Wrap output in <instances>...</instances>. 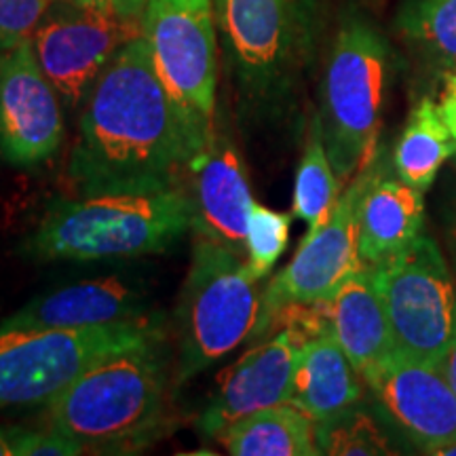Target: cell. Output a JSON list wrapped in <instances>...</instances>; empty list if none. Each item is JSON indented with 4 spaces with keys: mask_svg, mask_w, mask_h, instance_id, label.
<instances>
[{
    "mask_svg": "<svg viewBox=\"0 0 456 456\" xmlns=\"http://www.w3.org/2000/svg\"><path fill=\"white\" fill-rule=\"evenodd\" d=\"M142 37V17L53 0L32 43L66 108H83L91 87L125 45Z\"/></svg>",
    "mask_w": 456,
    "mask_h": 456,
    "instance_id": "obj_11",
    "label": "cell"
},
{
    "mask_svg": "<svg viewBox=\"0 0 456 456\" xmlns=\"http://www.w3.org/2000/svg\"><path fill=\"white\" fill-rule=\"evenodd\" d=\"M395 30L427 64L456 72V0H402Z\"/></svg>",
    "mask_w": 456,
    "mask_h": 456,
    "instance_id": "obj_22",
    "label": "cell"
},
{
    "mask_svg": "<svg viewBox=\"0 0 456 456\" xmlns=\"http://www.w3.org/2000/svg\"><path fill=\"white\" fill-rule=\"evenodd\" d=\"M148 317L144 294L117 277L81 281L38 296L0 330H85Z\"/></svg>",
    "mask_w": 456,
    "mask_h": 456,
    "instance_id": "obj_16",
    "label": "cell"
},
{
    "mask_svg": "<svg viewBox=\"0 0 456 456\" xmlns=\"http://www.w3.org/2000/svg\"><path fill=\"white\" fill-rule=\"evenodd\" d=\"M275 326V334L245 351L220 374L216 393L197 419L201 436L216 437L243 416L289 402L296 359L306 336L283 319Z\"/></svg>",
    "mask_w": 456,
    "mask_h": 456,
    "instance_id": "obj_13",
    "label": "cell"
},
{
    "mask_svg": "<svg viewBox=\"0 0 456 456\" xmlns=\"http://www.w3.org/2000/svg\"><path fill=\"white\" fill-rule=\"evenodd\" d=\"M437 106H440L442 117L448 125L450 134H452V138L456 140V72L442 74V91Z\"/></svg>",
    "mask_w": 456,
    "mask_h": 456,
    "instance_id": "obj_28",
    "label": "cell"
},
{
    "mask_svg": "<svg viewBox=\"0 0 456 456\" xmlns=\"http://www.w3.org/2000/svg\"><path fill=\"white\" fill-rule=\"evenodd\" d=\"M427 454H431V456H456V440L448 442V444H442V446H436L433 450H429Z\"/></svg>",
    "mask_w": 456,
    "mask_h": 456,
    "instance_id": "obj_31",
    "label": "cell"
},
{
    "mask_svg": "<svg viewBox=\"0 0 456 456\" xmlns=\"http://www.w3.org/2000/svg\"><path fill=\"white\" fill-rule=\"evenodd\" d=\"M258 281L245 256L197 235L175 313V383H188L252 336L260 311Z\"/></svg>",
    "mask_w": 456,
    "mask_h": 456,
    "instance_id": "obj_6",
    "label": "cell"
},
{
    "mask_svg": "<svg viewBox=\"0 0 456 456\" xmlns=\"http://www.w3.org/2000/svg\"><path fill=\"white\" fill-rule=\"evenodd\" d=\"M188 163L191 151L146 38H134L85 100L68 184L74 195L159 191L184 184Z\"/></svg>",
    "mask_w": 456,
    "mask_h": 456,
    "instance_id": "obj_1",
    "label": "cell"
},
{
    "mask_svg": "<svg viewBox=\"0 0 456 456\" xmlns=\"http://www.w3.org/2000/svg\"><path fill=\"white\" fill-rule=\"evenodd\" d=\"M66 3L78 4V7L102 9V11H112V13L142 17L144 15L148 0H66Z\"/></svg>",
    "mask_w": 456,
    "mask_h": 456,
    "instance_id": "obj_29",
    "label": "cell"
},
{
    "mask_svg": "<svg viewBox=\"0 0 456 456\" xmlns=\"http://www.w3.org/2000/svg\"><path fill=\"white\" fill-rule=\"evenodd\" d=\"M385 167L383 157L359 201L357 248L363 266L380 265L423 235V191L402 178H389Z\"/></svg>",
    "mask_w": 456,
    "mask_h": 456,
    "instance_id": "obj_17",
    "label": "cell"
},
{
    "mask_svg": "<svg viewBox=\"0 0 456 456\" xmlns=\"http://www.w3.org/2000/svg\"><path fill=\"white\" fill-rule=\"evenodd\" d=\"M165 336L102 359L47 403L49 429L87 452H131L155 442L167 420Z\"/></svg>",
    "mask_w": 456,
    "mask_h": 456,
    "instance_id": "obj_3",
    "label": "cell"
},
{
    "mask_svg": "<svg viewBox=\"0 0 456 456\" xmlns=\"http://www.w3.org/2000/svg\"><path fill=\"white\" fill-rule=\"evenodd\" d=\"M393 51L366 15L346 11L336 30L322 85L323 140L345 184L376 152L391 83Z\"/></svg>",
    "mask_w": 456,
    "mask_h": 456,
    "instance_id": "obj_5",
    "label": "cell"
},
{
    "mask_svg": "<svg viewBox=\"0 0 456 456\" xmlns=\"http://www.w3.org/2000/svg\"><path fill=\"white\" fill-rule=\"evenodd\" d=\"M186 180L195 203L197 235L245 256V235L256 199L235 142L218 123L192 155Z\"/></svg>",
    "mask_w": 456,
    "mask_h": 456,
    "instance_id": "obj_15",
    "label": "cell"
},
{
    "mask_svg": "<svg viewBox=\"0 0 456 456\" xmlns=\"http://www.w3.org/2000/svg\"><path fill=\"white\" fill-rule=\"evenodd\" d=\"M363 397V379L330 332L302 342L296 359L289 403L315 423L355 406Z\"/></svg>",
    "mask_w": 456,
    "mask_h": 456,
    "instance_id": "obj_19",
    "label": "cell"
},
{
    "mask_svg": "<svg viewBox=\"0 0 456 456\" xmlns=\"http://www.w3.org/2000/svg\"><path fill=\"white\" fill-rule=\"evenodd\" d=\"M342 195V182L330 161L319 112L313 117L306 144L302 151L294 184V216L309 228L322 226L330 218Z\"/></svg>",
    "mask_w": 456,
    "mask_h": 456,
    "instance_id": "obj_23",
    "label": "cell"
},
{
    "mask_svg": "<svg viewBox=\"0 0 456 456\" xmlns=\"http://www.w3.org/2000/svg\"><path fill=\"white\" fill-rule=\"evenodd\" d=\"M328 313L334 338L362 379L395 351L389 319L368 266L340 283L328 300Z\"/></svg>",
    "mask_w": 456,
    "mask_h": 456,
    "instance_id": "obj_18",
    "label": "cell"
},
{
    "mask_svg": "<svg viewBox=\"0 0 456 456\" xmlns=\"http://www.w3.org/2000/svg\"><path fill=\"white\" fill-rule=\"evenodd\" d=\"M385 414L420 452L456 440V393L437 368L393 351L363 376Z\"/></svg>",
    "mask_w": 456,
    "mask_h": 456,
    "instance_id": "obj_14",
    "label": "cell"
},
{
    "mask_svg": "<svg viewBox=\"0 0 456 456\" xmlns=\"http://www.w3.org/2000/svg\"><path fill=\"white\" fill-rule=\"evenodd\" d=\"M399 355L437 368L454 336L456 285L440 245L419 235L406 249L368 266Z\"/></svg>",
    "mask_w": 456,
    "mask_h": 456,
    "instance_id": "obj_9",
    "label": "cell"
},
{
    "mask_svg": "<svg viewBox=\"0 0 456 456\" xmlns=\"http://www.w3.org/2000/svg\"><path fill=\"white\" fill-rule=\"evenodd\" d=\"M41 431L0 427V456H34Z\"/></svg>",
    "mask_w": 456,
    "mask_h": 456,
    "instance_id": "obj_27",
    "label": "cell"
},
{
    "mask_svg": "<svg viewBox=\"0 0 456 456\" xmlns=\"http://www.w3.org/2000/svg\"><path fill=\"white\" fill-rule=\"evenodd\" d=\"M380 159L383 152L376 148L372 159L351 178L330 218L322 226L309 228L292 262L266 285L260 294L254 338H265L275 317L288 306L330 300L345 279L362 269L357 248L359 201L374 178Z\"/></svg>",
    "mask_w": 456,
    "mask_h": 456,
    "instance_id": "obj_10",
    "label": "cell"
},
{
    "mask_svg": "<svg viewBox=\"0 0 456 456\" xmlns=\"http://www.w3.org/2000/svg\"><path fill=\"white\" fill-rule=\"evenodd\" d=\"M216 440L232 456H317L315 420L294 403L258 410L226 425Z\"/></svg>",
    "mask_w": 456,
    "mask_h": 456,
    "instance_id": "obj_20",
    "label": "cell"
},
{
    "mask_svg": "<svg viewBox=\"0 0 456 456\" xmlns=\"http://www.w3.org/2000/svg\"><path fill=\"white\" fill-rule=\"evenodd\" d=\"M315 436L322 454L380 456L402 452L393 444L389 431L362 406V402L326 420H319L315 423Z\"/></svg>",
    "mask_w": 456,
    "mask_h": 456,
    "instance_id": "obj_24",
    "label": "cell"
},
{
    "mask_svg": "<svg viewBox=\"0 0 456 456\" xmlns=\"http://www.w3.org/2000/svg\"><path fill=\"white\" fill-rule=\"evenodd\" d=\"M195 231L186 182L159 191L60 199L20 245L37 262H94L163 254Z\"/></svg>",
    "mask_w": 456,
    "mask_h": 456,
    "instance_id": "obj_2",
    "label": "cell"
},
{
    "mask_svg": "<svg viewBox=\"0 0 456 456\" xmlns=\"http://www.w3.org/2000/svg\"><path fill=\"white\" fill-rule=\"evenodd\" d=\"M61 98L38 64L32 38L0 51V159L37 167L64 144Z\"/></svg>",
    "mask_w": 456,
    "mask_h": 456,
    "instance_id": "obj_12",
    "label": "cell"
},
{
    "mask_svg": "<svg viewBox=\"0 0 456 456\" xmlns=\"http://www.w3.org/2000/svg\"><path fill=\"white\" fill-rule=\"evenodd\" d=\"M163 336L151 315L85 330H0V410L49 403L102 359Z\"/></svg>",
    "mask_w": 456,
    "mask_h": 456,
    "instance_id": "obj_8",
    "label": "cell"
},
{
    "mask_svg": "<svg viewBox=\"0 0 456 456\" xmlns=\"http://www.w3.org/2000/svg\"><path fill=\"white\" fill-rule=\"evenodd\" d=\"M448 239H450V245H452V254L456 258V209L450 216V222H448Z\"/></svg>",
    "mask_w": 456,
    "mask_h": 456,
    "instance_id": "obj_32",
    "label": "cell"
},
{
    "mask_svg": "<svg viewBox=\"0 0 456 456\" xmlns=\"http://www.w3.org/2000/svg\"><path fill=\"white\" fill-rule=\"evenodd\" d=\"M452 155H456V140L437 102L431 98L416 102L393 152L397 178L425 192Z\"/></svg>",
    "mask_w": 456,
    "mask_h": 456,
    "instance_id": "obj_21",
    "label": "cell"
},
{
    "mask_svg": "<svg viewBox=\"0 0 456 456\" xmlns=\"http://www.w3.org/2000/svg\"><path fill=\"white\" fill-rule=\"evenodd\" d=\"M53 0H0V51L34 37Z\"/></svg>",
    "mask_w": 456,
    "mask_h": 456,
    "instance_id": "obj_26",
    "label": "cell"
},
{
    "mask_svg": "<svg viewBox=\"0 0 456 456\" xmlns=\"http://www.w3.org/2000/svg\"><path fill=\"white\" fill-rule=\"evenodd\" d=\"M437 370L444 374V379H446L450 389L456 393V322H454V336H452V342H450V349L446 353V357L442 359L440 366H437Z\"/></svg>",
    "mask_w": 456,
    "mask_h": 456,
    "instance_id": "obj_30",
    "label": "cell"
},
{
    "mask_svg": "<svg viewBox=\"0 0 456 456\" xmlns=\"http://www.w3.org/2000/svg\"><path fill=\"white\" fill-rule=\"evenodd\" d=\"M243 117H281L315 55L326 0H214Z\"/></svg>",
    "mask_w": 456,
    "mask_h": 456,
    "instance_id": "obj_4",
    "label": "cell"
},
{
    "mask_svg": "<svg viewBox=\"0 0 456 456\" xmlns=\"http://www.w3.org/2000/svg\"><path fill=\"white\" fill-rule=\"evenodd\" d=\"M214 0H148L142 37L167 91L191 159L216 123L218 37Z\"/></svg>",
    "mask_w": 456,
    "mask_h": 456,
    "instance_id": "obj_7",
    "label": "cell"
},
{
    "mask_svg": "<svg viewBox=\"0 0 456 456\" xmlns=\"http://www.w3.org/2000/svg\"><path fill=\"white\" fill-rule=\"evenodd\" d=\"M289 224L292 218L288 214L265 208L258 201L254 203L245 235V262L256 279H266L277 260L288 248Z\"/></svg>",
    "mask_w": 456,
    "mask_h": 456,
    "instance_id": "obj_25",
    "label": "cell"
}]
</instances>
